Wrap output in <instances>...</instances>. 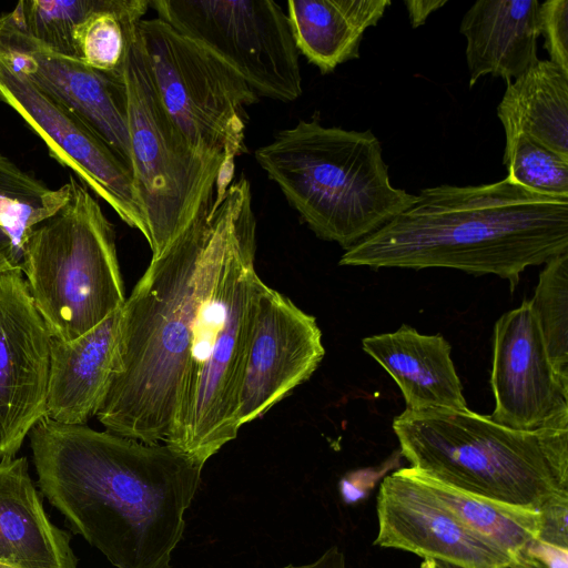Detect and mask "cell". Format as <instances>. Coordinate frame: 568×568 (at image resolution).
Segmentation results:
<instances>
[{
    "mask_svg": "<svg viewBox=\"0 0 568 568\" xmlns=\"http://www.w3.org/2000/svg\"><path fill=\"white\" fill-rule=\"evenodd\" d=\"M158 18L219 58L258 97L292 102L303 92L288 18L273 0H150Z\"/></svg>",
    "mask_w": 568,
    "mask_h": 568,
    "instance_id": "obj_10",
    "label": "cell"
},
{
    "mask_svg": "<svg viewBox=\"0 0 568 568\" xmlns=\"http://www.w3.org/2000/svg\"><path fill=\"white\" fill-rule=\"evenodd\" d=\"M70 184L52 189L0 153V227L22 255L30 231L68 200Z\"/></svg>",
    "mask_w": 568,
    "mask_h": 568,
    "instance_id": "obj_24",
    "label": "cell"
},
{
    "mask_svg": "<svg viewBox=\"0 0 568 568\" xmlns=\"http://www.w3.org/2000/svg\"><path fill=\"white\" fill-rule=\"evenodd\" d=\"M529 303L555 369L568 379V252L545 263Z\"/></svg>",
    "mask_w": 568,
    "mask_h": 568,
    "instance_id": "obj_26",
    "label": "cell"
},
{
    "mask_svg": "<svg viewBox=\"0 0 568 568\" xmlns=\"http://www.w3.org/2000/svg\"><path fill=\"white\" fill-rule=\"evenodd\" d=\"M382 151L371 130L313 119L278 131L255 160L316 236L348 250L416 200L392 185Z\"/></svg>",
    "mask_w": 568,
    "mask_h": 568,
    "instance_id": "obj_5",
    "label": "cell"
},
{
    "mask_svg": "<svg viewBox=\"0 0 568 568\" xmlns=\"http://www.w3.org/2000/svg\"><path fill=\"white\" fill-rule=\"evenodd\" d=\"M280 568H346L344 554L333 546L325 550L317 559L303 565L288 564Z\"/></svg>",
    "mask_w": 568,
    "mask_h": 568,
    "instance_id": "obj_32",
    "label": "cell"
},
{
    "mask_svg": "<svg viewBox=\"0 0 568 568\" xmlns=\"http://www.w3.org/2000/svg\"><path fill=\"white\" fill-rule=\"evenodd\" d=\"M507 178L525 189L550 197H568V160L531 138L520 134L505 146Z\"/></svg>",
    "mask_w": 568,
    "mask_h": 568,
    "instance_id": "obj_28",
    "label": "cell"
},
{
    "mask_svg": "<svg viewBox=\"0 0 568 568\" xmlns=\"http://www.w3.org/2000/svg\"><path fill=\"white\" fill-rule=\"evenodd\" d=\"M490 416L509 428H568V379L555 369L529 300L495 324Z\"/></svg>",
    "mask_w": 568,
    "mask_h": 568,
    "instance_id": "obj_12",
    "label": "cell"
},
{
    "mask_svg": "<svg viewBox=\"0 0 568 568\" xmlns=\"http://www.w3.org/2000/svg\"><path fill=\"white\" fill-rule=\"evenodd\" d=\"M390 4V0H290L286 14L298 53L327 74L359 57L364 32Z\"/></svg>",
    "mask_w": 568,
    "mask_h": 568,
    "instance_id": "obj_21",
    "label": "cell"
},
{
    "mask_svg": "<svg viewBox=\"0 0 568 568\" xmlns=\"http://www.w3.org/2000/svg\"><path fill=\"white\" fill-rule=\"evenodd\" d=\"M104 3L105 0H22L10 12L32 38L62 55L77 59L75 28Z\"/></svg>",
    "mask_w": 568,
    "mask_h": 568,
    "instance_id": "obj_27",
    "label": "cell"
},
{
    "mask_svg": "<svg viewBox=\"0 0 568 568\" xmlns=\"http://www.w3.org/2000/svg\"><path fill=\"white\" fill-rule=\"evenodd\" d=\"M120 310L78 338L51 337L47 418L85 425L95 416L112 368Z\"/></svg>",
    "mask_w": 568,
    "mask_h": 568,
    "instance_id": "obj_20",
    "label": "cell"
},
{
    "mask_svg": "<svg viewBox=\"0 0 568 568\" xmlns=\"http://www.w3.org/2000/svg\"><path fill=\"white\" fill-rule=\"evenodd\" d=\"M324 354L315 317L262 282L239 396L240 426L306 382Z\"/></svg>",
    "mask_w": 568,
    "mask_h": 568,
    "instance_id": "obj_15",
    "label": "cell"
},
{
    "mask_svg": "<svg viewBox=\"0 0 568 568\" xmlns=\"http://www.w3.org/2000/svg\"><path fill=\"white\" fill-rule=\"evenodd\" d=\"M0 568H16V567L10 566V565L4 564V562H0Z\"/></svg>",
    "mask_w": 568,
    "mask_h": 568,
    "instance_id": "obj_35",
    "label": "cell"
},
{
    "mask_svg": "<svg viewBox=\"0 0 568 568\" xmlns=\"http://www.w3.org/2000/svg\"><path fill=\"white\" fill-rule=\"evenodd\" d=\"M375 545L465 568H508L513 558L466 527L404 468L385 477L377 497Z\"/></svg>",
    "mask_w": 568,
    "mask_h": 568,
    "instance_id": "obj_16",
    "label": "cell"
},
{
    "mask_svg": "<svg viewBox=\"0 0 568 568\" xmlns=\"http://www.w3.org/2000/svg\"><path fill=\"white\" fill-rule=\"evenodd\" d=\"M540 531L537 539L562 548H568V490L551 496L539 509Z\"/></svg>",
    "mask_w": 568,
    "mask_h": 568,
    "instance_id": "obj_30",
    "label": "cell"
},
{
    "mask_svg": "<svg viewBox=\"0 0 568 568\" xmlns=\"http://www.w3.org/2000/svg\"><path fill=\"white\" fill-rule=\"evenodd\" d=\"M497 116L505 146L524 134L568 160V73L557 64L539 60L507 82Z\"/></svg>",
    "mask_w": 568,
    "mask_h": 568,
    "instance_id": "obj_22",
    "label": "cell"
},
{
    "mask_svg": "<svg viewBox=\"0 0 568 568\" xmlns=\"http://www.w3.org/2000/svg\"><path fill=\"white\" fill-rule=\"evenodd\" d=\"M393 430L410 467L450 487L539 510L568 490V428L524 432L470 409H405Z\"/></svg>",
    "mask_w": 568,
    "mask_h": 568,
    "instance_id": "obj_6",
    "label": "cell"
},
{
    "mask_svg": "<svg viewBox=\"0 0 568 568\" xmlns=\"http://www.w3.org/2000/svg\"><path fill=\"white\" fill-rule=\"evenodd\" d=\"M29 436L40 490L75 534L115 568H171L203 465L165 443L47 417Z\"/></svg>",
    "mask_w": 568,
    "mask_h": 568,
    "instance_id": "obj_1",
    "label": "cell"
},
{
    "mask_svg": "<svg viewBox=\"0 0 568 568\" xmlns=\"http://www.w3.org/2000/svg\"><path fill=\"white\" fill-rule=\"evenodd\" d=\"M362 346L397 383L407 409L467 407L452 347L440 334H420L403 324L393 333L365 337Z\"/></svg>",
    "mask_w": 568,
    "mask_h": 568,
    "instance_id": "obj_19",
    "label": "cell"
},
{
    "mask_svg": "<svg viewBox=\"0 0 568 568\" xmlns=\"http://www.w3.org/2000/svg\"><path fill=\"white\" fill-rule=\"evenodd\" d=\"M250 201L251 186L242 174L152 257L125 300L111 373L95 413L108 432L145 444L168 440L197 310Z\"/></svg>",
    "mask_w": 568,
    "mask_h": 568,
    "instance_id": "obj_2",
    "label": "cell"
},
{
    "mask_svg": "<svg viewBox=\"0 0 568 568\" xmlns=\"http://www.w3.org/2000/svg\"><path fill=\"white\" fill-rule=\"evenodd\" d=\"M404 470L466 527L500 547L513 560L539 535L541 516L537 509L506 504L450 487L412 467Z\"/></svg>",
    "mask_w": 568,
    "mask_h": 568,
    "instance_id": "obj_23",
    "label": "cell"
},
{
    "mask_svg": "<svg viewBox=\"0 0 568 568\" xmlns=\"http://www.w3.org/2000/svg\"><path fill=\"white\" fill-rule=\"evenodd\" d=\"M138 24V23H136ZM136 24L128 32L123 80L131 173L152 257L234 181L222 156L194 150L166 112L154 85Z\"/></svg>",
    "mask_w": 568,
    "mask_h": 568,
    "instance_id": "obj_8",
    "label": "cell"
},
{
    "mask_svg": "<svg viewBox=\"0 0 568 568\" xmlns=\"http://www.w3.org/2000/svg\"><path fill=\"white\" fill-rule=\"evenodd\" d=\"M537 0H479L464 14L469 88L484 75L506 82L536 64L540 36Z\"/></svg>",
    "mask_w": 568,
    "mask_h": 568,
    "instance_id": "obj_18",
    "label": "cell"
},
{
    "mask_svg": "<svg viewBox=\"0 0 568 568\" xmlns=\"http://www.w3.org/2000/svg\"><path fill=\"white\" fill-rule=\"evenodd\" d=\"M540 36L552 63L568 73V0L539 4Z\"/></svg>",
    "mask_w": 568,
    "mask_h": 568,
    "instance_id": "obj_29",
    "label": "cell"
},
{
    "mask_svg": "<svg viewBox=\"0 0 568 568\" xmlns=\"http://www.w3.org/2000/svg\"><path fill=\"white\" fill-rule=\"evenodd\" d=\"M70 195L38 223L22 247L21 271L53 337H80L124 302L113 225L97 199L70 176Z\"/></svg>",
    "mask_w": 568,
    "mask_h": 568,
    "instance_id": "obj_7",
    "label": "cell"
},
{
    "mask_svg": "<svg viewBox=\"0 0 568 568\" xmlns=\"http://www.w3.org/2000/svg\"><path fill=\"white\" fill-rule=\"evenodd\" d=\"M422 568H465L458 565L449 564L442 560L436 559H424L422 562Z\"/></svg>",
    "mask_w": 568,
    "mask_h": 568,
    "instance_id": "obj_34",
    "label": "cell"
},
{
    "mask_svg": "<svg viewBox=\"0 0 568 568\" xmlns=\"http://www.w3.org/2000/svg\"><path fill=\"white\" fill-rule=\"evenodd\" d=\"M149 8L150 0H105L75 28L77 59L100 72L121 73L129 29Z\"/></svg>",
    "mask_w": 568,
    "mask_h": 568,
    "instance_id": "obj_25",
    "label": "cell"
},
{
    "mask_svg": "<svg viewBox=\"0 0 568 568\" xmlns=\"http://www.w3.org/2000/svg\"><path fill=\"white\" fill-rule=\"evenodd\" d=\"M70 535L49 519L26 457L0 460V562L77 568Z\"/></svg>",
    "mask_w": 568,
    "mask_h": 568,
    "instance_id": "obj_17",
    "label": "cell"
},
{
    "mask_svg": "<svg viewBox=\"0 0 568 568\" xmlns=\"http://www.w3.org/2000/svg\"><path fill=\"white\" fill-rule=\"evenodd\" d=\"M21 268L0 273V460L45 417L50 341Z\"/></svg>",
    "mask_w": 568,
    "mask_h": 568,
    "instance_id": "obj_13",
    "label": "cell"
},
{
    "mask_svg": "<svg viewBox=\"0 0 568 568\" xmlns=\"http://www.w3.org/2000/svg\"><path fill=\"white\" fill-rule=\"evenodd\" d=\"M252 201L240 212L197 310L172 432L165 444L204 464L235 439L239 396L262 280Z\"/></svg>",
    "mask_w": 568,
    "mask_h": 568,
    "instance_id": "obj_4",
    "label": "cell"
},
{
    "mask_svg": "<svg viewBox=\"0 0 568 568\" xmlns=\"http://www.w3.org/2000/svg\"><path fill=\"white\" fill-rule=\"evenodd\" d=\"M568 252V197L531 192L507 176L420 190L415 202L345 251L339 265L495 274L517 286L529 266Z\"/></svg>",
    "mask_w": 568,
    "mask_h": 568,
    "instance_id": "obj_3",
    "label": "cell"
},
{
    "mask_svg": "<svg viewBox=\"0 0 568 568\" xmlns=\"http://www.w3.org/2000/svg\"><path fill=\"white\" fill-rule=\"evenodd\" d=\"M0 60L90 124L131 170L123 73H105L45 47L0 14Z\"/></svg>",
    "mask_w": 568,
    "mask_h": 568,
    "instance_id": "obj_14",
    "label": "cell"
},
{
    "mask_svg": "<svg viewBox=\"0 0 568 568\" xmlns=\"http://www.w3.org/2000/svg\"><path fill=\"white\" fill-rule=\"evenodd\" d=\"M22 255L13 245L10 236L0 227V273L21 268Z\"/></svg>",
    "mask_w": 568,
    "mask_h": 568,
    "instance_id": "obj_33",
    "label": "cell"
},
{
    "mask_svg": "<svg viewBox=\"0 0 568 568\" xmlns=\"http://www.w3.org/2000/svg\"><path fill=\"white\" fill-rule=\"evenodd\" d=\"M0 101L38 134L49 153L146 239L130 168L84 120L0 60Z\"/></svg>",
    "mask_w": 568,
    "mask_h": 568,
    "instance_id": "obj_11",
    "label": "cell"
},
{
    "mask_svg": "<svg viewBox=\"0 0 568 568\" xmlns=\"http://www.w3.org/2000/svg\"><path fill=\"white\" fill-rule=\"evenodd\" d=\"M136 31L158 94L196 151L225 159L247 151V108L258 95L230 67L165 21L141 19Z\"/></svg>",
    "mask_w": 568,
    "mask_h": 568,
    "instance_id": "obj_9",
    "label": "cell"
},
{
    "mask_svg": "<svg viewBox=\"0 0 568 568\" xmlns=\"http://www.w3.org/2000/svg\"><path fill=\"white\" fill-rule=\"evenodd\" d=\"M410 24L418 28L425 23L426 19L436 10L447 3V0H406L404 1Z\"/></svg>",
    "mask_w": 568,
    "mask_h": 568,
    "instance_id": "obj_31",
    "label": "cell"
}]
</instances>
